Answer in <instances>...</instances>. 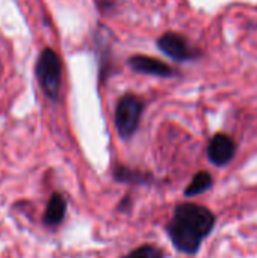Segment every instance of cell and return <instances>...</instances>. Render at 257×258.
<instances>
[{
	"label": "cell",
	"instance_id": "obj_8",
	"mask_svg": "<svg viewBox=\"0 0 257 258\" xmlns=\"http://www.w3.org/2000/svg\"><path fill=\"white\" fill-rule=\"evenodd\" d=\"M211 184H212V177H211V174L201 171V172H198V174L192 178V181H191L189 186L186 187V195H188V197L200 195V194L206 192V190L211 187Z\"/></svg>",
	"mask_w": 257,
	"mask_h": 258
},
{
	"label": "cell",
	"instance_id": "obj_9",
	"mask_svg": "<svg viewBox=\"0 0 257 258\" xmlns=\"http://www.w3.org/2000/svg\"><path fill=\"white\" fill-rule=\"evenodd\" d=\"M123 258H162V252L156 246L145 245V246H141V248L132 251L130 254H127Z\"/></svg>",
	"mask_w": 257,
	"mask_h": 258
},
{
	"label": "cell",
	"instance_id": "obj_3",
	"mask_svg": "<svg viewBox=\"0 0 257 258\" xmlns=\"http://www.w3.org/2000/svg\"><path fill=\"white\" fill-rule=\"evenodd\" d=\"M142 115V101L135 95H126L118 101L115 110V124L118 133L123 138H130L138 125Z\"/></svg>",
	"mask_w": 257,
	"mask_h": 258
},
{
	"label": "cell",
	"instance_id": "obj_1",
	"mask_svg": "<svg viewBox=\"0 0 257 258\" xmlns=\"http://www.w3.org/2000/svg\"><path fill=\"white\" fill-rule=\"evenodd\" d=\"M215 218L211 210L197 204H182L176 209L174 218L168 225V234L174 246L185 252L194 254L203 239L212 231Z\"/></svg>",
	"mask_w": 257,
	"mask_h": 258
},
{
	"label": "cell",
	"instance_id": "obj_7",
	"mask_svg": "<svg viewBox=\"0 0 257 258\" xmlns=\"http://www.w3.org/2000/svg\"><path fill=\"white\" fill-rule=\"evenodd\" d=\"M65 209H67L65 200L59 194L52 195V198L47 204V209H45L44 222L47 225H58L65 216Z\"/></svg>",
	"mask_w": 257,
	"mask_h": 258
},
{
	"label": "cell",
	"instance_id": "obj_2",
	"mask_svg": "<svg viewBox=\"0 0 257 258\" xmlns=\"http://www.w3.org/2000/svg\"><path fill=\"white\" fill-rule=\"evenodd\" d=\"M36 79L45 95L52 100H56L61 89L62 65L59 56L52 48H44L41 51L36 60Z\"/></svg>",
	"mask_w": 257,
	"mask_h": 258
},
{
	"label": "cell",
	"instance_id": "obj_5",
	"mask_svg": "<svg viewBox=\"0 0 257 258\" xmlns=\"http://www.w3.org/2000/svg\"><path fill=\"white\" fill-rule=\"evenodd\" d=\"M129 67L136 73L151 74V76H159V77H171L174 74V70L168 63L156 57L142 56V54L132 56L129 59Z\"/></svg>",
	"mask_w": 257,
	"mask_h": 258
},
{
	"label": "cell",
	"instance_id": "obj_4",
	"mask_svg": "<svg viewBox=\"0 0 257 258\" xmlns=\"http://www.w3.org/2000/svg\"><path fill=\"white\" fill-rule=\"evenodd\" d=\"M158 45L167 56L176 60H188V59L195 57V51L192 50V47H189L186 39L182 35L174 33V32L164 33L159 38Z\"/></svg>",
	"mask_w": 257,
	"mask_h": 258
},
{
	"label": "cell",
	"instance_id": "obj_6",
	"mask_svg": "<svg viewBox=\"0 0 257 258\" xmlns=\"http://www.w3.org/2000/svg\"><path fill=\"white\" fill-rule=\"evenodd\" d=\"M235 150H236V145H235L233 139L227 135L220 133V135L214 136V139L211 141L208 154H209V159L212 163L226 165L233 159Z\"/></svg>",
	"mask_w": 257,
	"mask_h": 258
}]
</instances>
